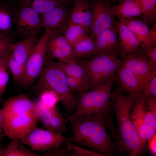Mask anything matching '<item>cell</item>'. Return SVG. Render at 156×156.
<instances>
[{
    "label": "cell",
    "instance_id": "obj_41",
    "mask_svg": "<svg viewBox=\"0 0 156 156\" xmlns=\"http://www.w3.org/2000/svg\"><path fill=\"white\" fill-rule=\"evenodd\" d=\"M139 48L146 57L156 64V46L144 47L140 46Z\"/></svg>",
    "mask_w": 156,
    "mask_h": 156
},
{
    "label": "cell",
    "instance_id": "obj_37",
    "mask_svg": "<svg viewBox=\"0 0 156 156\" xmlns=\"http://www.w3.org/2000/svg\"><path fill=\"white\" fill-rule=\"evenodd\" d=\"M13 42L12 38L0 34V57H4L11 53Z\"/></svg>",
    "mask_w": 156,
    "mask_h": 156
},
{
    "label": "cell",
    "instance_id": "obj_1",
    "mask_svg": "<svg viewBox=\"0 0 156 156\" xmlns=\"http://www.w3.org/2000/svg\"><path fill=\"white\" fill-rule=\"evenodd\" d=\"M72 132V142L103 156H114L120 151L107 131L105 120L97 115L81 114L67 117Z\"/></svg>",
    "mask_w": 156,
    "mask_h": 156
},
{
    "label": "cell",
    "instance_id": "obj_32",
    "mask_svg": "<svg viewBox=\"0 0 156 156\" xmlns=\"http://www.w3.org/2000/svg\"><path fill=\"white\" fill-rule=\"evenodd\" d=\"M39 99L36 105L39 110L52 107L59 101L57 94L50 90H45L40 92Z\"/></svg>",
    "mask_w": 156,
    "mask_h": 156
},
{
    "label": "cell",
    "instance_id": "obj_42",
    "mask_svg": "<svg viewBox=\"0 0 156 156\" xmlns=\"http://www.w3.org/2000/svg\"><path fill=\"white\" fill-rule=\"evenodd\" d=\"M6 116V112L2 109H0V141L5 135L4 132V125Z\"/></svg>",
    "mask_w": 156,
    "mask_h": 156
},
{
    "label": "cell",
    "instance_id": "obj_17",
    "mask_svg": "<svg viewBox=\"0 0 156 156\" xmlns=\"http://www.w3.org/2000/svg\"><path fill=\"white\" fill-rule=\"evenodd\" d=\"M70 9V4L63 5L40 15L43 28L51 27L62 34L67 24Z\"/></svg>",
    "mask_w": 156,
    "mask_h": 156
},
{
    "label": "cell",
    "instance_id": "obj_39",
    "mask_svg": "<svg viewBox=\"0 0 156 156\" xmlns=\"http://www.w3.org/2000/svg\"><path fill=\"white\" fill-rule=\"evenodd\" d=\"M67 79L68 86L72 90L79 92L89 90L85 84L77 79L67 76Z\"/></svg>",
    "mask_w": 156,
    "mask_h": 156
},
{
    "label": "cell",
    "instance_id": "obj_8",
    "mask_svg": "<svg viewBox=\"0 0 156 156\" xmlns=\"http://www.w3.org/2000/svg\"><path fill=\"white\" fill-rule=\"evenodd\" d=\"M90 7L92 19L88 34L93 40L102 32L115 27L117 21L112 13L111 5L106 0H91Z\"/></svg>",
    "mask_w": 156,
    "mask_h": 156
},
{
    "label": "cell",
    "instance_id": "obj_43",
    "mask_svg": "<svg viewBox=\"0 0 156 156\" xmlns=\"http://www.w3.org/2000/svg\"><path fill=\"white\" fill-rule=\"evenodd\" d=\"M149 144V147L151 152L154 155L156 154V134L154 135L150 139Z\"/></svg>",
    "mask_w": 156,
    "mask_h": 156
},
{
    "label": "cell",
    "instance_id": "obj_34",
    "mask_svg": "<svg viewBox=\"0 0 156 156\" xmlns=\"http://www.w3.org/2000/svg\"><path fill=\"white\" fill-rule=\"evenodd\" d=\"M68 44L69 43L66 38L62 34L55 29H52L48 38L47 50L60 48Z\"/></svg>",
    "mask_w": 156,
    "mask_h": 156
},
{
    "label": "cell",
    "instance_id": "obj_29",
    "mask_svg": "<svg viewBox=\"0 0 156 156\" xmlns=\"http://www.w3.org/2000/svg\"><path fill=\"white\" fill-rule=\"evenodd\" d=\"M46 54L50 58L56 59L58 62L68 63L75 59L72 46L70 44L60 48L46 50Z\"/></svg>",
    "mask_w": 156,
    "mask_h": 156
},
{
    "label": "cell",
    "instance_id": "obj_21",
    "mask_svg": "<svg viewBox=\"0 0 156 156\" xmlns=\"http://www.w3.org/2000/svg\"><path fill=\"white\" fill-rule=\"evenodd\" d=\"M111 9L115 17L140 18L142 13L140 0H123L112 7Z\"/></svg>",
    "mask_w": 156,
    "mask_h": 156
},
{
    "label": "cell",
    "instance_id": "obj_3",
    "mask_svg": "<svg viewBox=\"0 0 156 156\" xmlns=\"http://www.w3.org/2000/svg\"><path fill=\"white\" fill-rule=\"evenodd\" d=\"M36 88L40 92L45 90L55 92L63 106L67 116L71 112L75 110V98L68 84L63 63L55 62L47 56Z\"/></svg>",
    "mask_w": 156,
    "mask_h": 156
},
{
    "label": "cell",
    "instance_id": "obj_11",
    "mask_svg": "<svg viewBox=\"0 0 156 156\" xmlns=\"http://www.w3.org/2000/svg\"><path fill=\"white\" fill-rule=\"evenodd\" d=\"M39 121L37 115L31 114L7 115L4 125L5 135L11 140H20L23 136L37 126Z\"/></svg>",
    "mask_w": 156,
    "mask_h": 156
},
{
    "label": "cell",
    "instance_id": "obj_12",
    "mask_svg": "<svg viewBox=\"0 0 156 156\" xmlns=\"http://www.w3.org/2000/svg\"><path fill=\"white\" fill-rule=\"evenodd\" d=\"M116 18L134 34L140 43V47L156 46V22L152 29H150L148 25L139 18Z\"/></svg>",
    "mask_w": 156,
    "mask_h": 156
},
{
    "label": "cell",
    "instance_id": "obj_2",
    "mask_svg": "<svg viewBox=\"0 0 156 156\" xmlns=\"http://www.w3.org/2000/svg\"><path fill=\"white\" fill-rule=\"evenodd\" d=\"M135 96L118 89L112 93L111 107L117 123L115 128L120 151L131 156L138 155L145 145L138 136L131 117Z\"/></svg>",
    "mask_w": 156,
    "mask_h": 156
},
{
    "label": "cell",
    "instance_id": "obj_15",
    "mask_svg": "<svg viewBox=\"0 0 156 156\" xmlns=\"http://www.w3.org/2000/svg\"><path fill=\"white\" fill-rule=\"evenodd\" d=\"M2 109L7 115L31 114L38 116L39 110L27 94L9 97L2 103Z\"/></svg>",
    "mask_w": 156,
    "mask_h": 156
},
{
    "label": "cell",
    "instance_id": "obj_9",
    "mask_svg": "<svg viewBox=\"0 0 156 156\" xmlns=\"http://www.w3.org/2000/svg\"><path fill=\"white\" fill-rule=\"evenodd\" d=\"M14 25L17 35L25 38L36 35L43 28L40 15L31 8L21 5L14 10Z\"/></svg>",
    "mask_w": 156,
    "mask_h": 156
},
{
    "label": "cell",
    "instance_id": "obj_38",
    "mask_svg": "<svg viewBox=\"0 0 156 156\" xmlns=\"http://www.w3.org/2000/svg\"><path fill=\"white\" fill-rule=\"evenodd\" d=\"M143 94L148 97L156 98V73L146 83L144 88Z\"/></svg>",
    "mask_w": 156,
    "mask_h": 156
},
{
    "label": "cell",
    "instance_id": "obj_22",
    "mask_svg": "<svg viewBox=\"0 0 156 156\" xmlns=\"http://www.w3.org/2000/svg\"><path fill=\"white\" fill-rule=\"evenodd\" d=\"M38 40L36 35H32L13 43L10 54L18 61L25 64Z\"/></svg>",
    "mask_w": 156,
    "mask_h": 156
},
{
    "label": "cell",
    "instance_id": "obj_26",
    "mask_svg": "<svg viewBox=\"0 0 156 156\" xmlns=\"http://www.w3.org/2000/svg\"><path fill=\"white\" fill-rule=\"evenodd\" d=\"M75 59H89L94 57L95 45L88 35L72 46Z\"/></svg>",
    "mask_w": 156,
    "mask_h": 156
},
{
    "label": "cell",
    "instance_id": "obj_6",
    "mask_svg": "<svg viewBox=\"0 0 156 156\" xmlns=\"http://www.w3.org/2000/svg\"><path fill=\"white\" fill-rule=\"evenodd\" d=\"M51 27L44 28V31L39 39L25 63L24 75L20 82L25 86L33 83L40 76L44 66L46 50Z\"/></svg>",
    "mask_w": 156,
    "mask_h": 156
},
{
    "label": "cell",
    "instance_id": "obj_31",
    "mask_svg": "<svg viewBox=\"0 0 156 156\" xmlns=\"http://www.w3.org/2000/svg\"><path fill=\"white\" fill-rule=\"evenodd\" d=\"M142 20L147 25L156 21V0H140Z\"/></svg>",
    "mask_w": 156,
    "mask_h": 156
},
{
    "label": "cell",
    "instance_id": "obj_25",
    "mask_svg": "<svg viewBox=\"0 0 156 156\" xmlns=\"http://www.w3.org/2000/svg\"><path fill=\"white\" fill-rule=\"evenodd\" d=\"M63 65L67 76L73 77L81 81L89 89L87 69L82 59H75L69 63H63Z\"/></svg>",
    "mask_w": 156,
    "mask_h": 156
},
{
    "label": "cell",
    "instance_id": "obj_46",
    "mask_svg": "<svg viewBox=\"0 0 156 156\" xmlns=\"http://www.w3.org/2000/svg\"><path fill=\"white\" fill-rule=\"evenodd\" d=\"M3 57H0V64L1 63V62L2 60V59H3Z\"/></svg>",
    "mask_w": 156,
    "mask_h": 156
},
{
    "label": "cell",
    "instance_id": "obj_13",
    "mask_svg": "<svg viewBox=\"0 0 156 156\" xmlns=\"http://www.w3.org/2000/svg\"><path fill=\"white\" fill-rule=\"evenodd\" d=\"M38 118L42 128L62 135L68 130L67 122L57 105L39 110Z\"/></svg>",
    "mask_w": 156,
    "mask_h": 156
},
{
    "label": "cell",
    "instance_id": "obj_36",
    "mask_svg": "<svg viewBox=\"0 0 156 156\" xmlns=\"http://www.w3.org/2000/svg\"><path fill=\"white\" fill-rule=\"evenodd\" d=\"M8 56L3 57L0 64V101H2V97L9 79V70L7 63Z\"/></svg>",
    "mask_w": 156,
    "mask_h": 156
},
{
    "label": "cell",
    "instance_id": "obj_44",
    "mask_svg": "<svg viewBox=\"0 0 156 156\" xmlns=\"http://www.w3.org/2000/svg\"><path fill=\"white\" fill-rule=\"evenodd\" d=\"M110 4L118 3L123 0H106Z\"/></svg>",
    "mask_w": 156,
    "mask_h": 156
},
{
    "label": "cell",
    "instance_id": "obj_14",
    "mask_svg": "<svg viewBox=\"0 0 156 156\" xmlns=\"http://www.w3.org/2000/svg\"><path fill=\"white\" fill-rule=\"evenodd\" d=\"M115 80L118 90L135 96L143 94L144 87L139 79L131 70L121 64L117 72Z\"/></svg>",
    "mask_w": 156,
    "mask_h": 156
},
{
    "label": "cell",
    "instance_id": "obj_19",
    "mask_svg": "<svg viewBox=\"0 0 156 156\" xmlns=\"http://www.w3.org/2000/svg\"><path fill=\"white\" fill-rule=\"evenodd\" d=\"M146 99L143 94L135 96L131 114V119L138 135L144 145L147 141L145 122Z\"/></svg>",
    "mask_w": 156,
    "mask_h": 156
},
{
    "label": "cell",
    "instance_id": "obj_35",
    "mask_svg": "<svg viewBox=\"0 0 156 156\" xmlns=\"http://www.w3.org/2000/svg\"><path fill=\"white\" fill-rule=\"evenodd\" d=\"M73 145L71 142H67L56 148L42 151V154L44 156H69Z\"/></svg>",
    "mask_w": 156,
    "mask_h": 156
},
{
    "label": "cell",
    "instance_id": "obj_33",
    "mask_svg": "<svg viewBox=\"0 0 156 156\" xmlns=\"http://www.w3.org/2000/svg\"><path fill=\"white\" fill-rule=\"evenodd\" d=\"M7 63L14 80L17 82H20L25 73V64L18 61L10 53L7 56Z\"/></svg>",
    "mask_w": 156,
    "mask_h": 156
},
{
    "label": "cell",
    "instance_id": "obj_45",
    "mask_svg": "<svg viewBox=\"0 0 156 156\" xmlns=\"http://www.w3.org/2000/svg\"><path fill=\"white\" fill-rule=\"evenodd\" d=\"M1 141H0V156H1V154L4 148V147L3 146L1 145Z\"/></svg>",
    "mask_w": 156,
    "mask_h": 156
},
{
    "label": "cell",
    "instance_id": "obj_24",
    "mask_svg": "<svg viewBox=\"0 0 156 156\" xmlns=\"http://www.w3.org/2000/svg\"><path fill=\"white\" fill-rule=\"evenodd\" d=\"M146 98L145 122L148 140L156 134V98Z\"/></svg>",
    "mask_w": 156,
    "mask_h": 156
},
{
    "label": "cell",
    "instance_id": "obj_23",
    "mask_svg": "<svg viewBox=\"0 0 156 156\" xmlns=\"http://www.w3.org/2000/svg\"><path fill=\"white\" fill-rule=\"evenodd\" d=\"M21 5L29 7L40 15L56 7L70 4L71 0H20Z\"/></svg>",
    "mask_w": 156,
    "mask_h": 156
},
{
    "label": "cell",
    "instance_id": "obj_5",
    "mask_svg": "<svg viewBox=\"0 0 156 156\" xmlns=\"http://www.w3.org/2000/svg\"><path fill=\"white\" fill-rule=\"evenodd\" d=\"M118 52L82 59L86 68L90 90H93L115 79L117 71L122 63Z\"/></svg>",
    "mask_w": 156,
    "mask_h": 156
},
{
    "label": "cell",
    "instance_id": "obj_40",
    "mask_svg": "<svg viewBox=\"0 0 156 156\" xmlns=\"http://www.w3.org/2000/svg\"><path fill=\"white\" fill-rule=\"evenodd\" d=\"M103 156V155L81 148L78 145L73 144V149L71 151L69 156Z\"/></svg>",
    "mask_w": 156,
    "mask_h": 156
},
{
    "label": "cell",
    "instance_id": "obj_16",
    "mask_svg": "<svg viewBox=\"0 0 156 156\" xmlns=\"http://www.w3.org/2000/svg\"><path fill=\"white\" fill-rule=\"evenodd\" d=\"M93 41L95 45L94 57L119 52V45L115 26L98 34Z\"/></svg>",
    "mask_w": 156,
    "mask_h": 156
},
{
    "label": "cell",
    "instance_id": "obj_28",
    "mask_svg": "<svg viewBox=\"0 0 156 156\" xmlns=\"http://www.w3.org/2000/svg\"><path fill=\"white\" fill-rule=\"evenodd\" d=\"M62 34L66 37L69 43L72 46L88 35L83 25L70 22H67Z\"/></svg>",
    "mask_w": 156,
    "mask_h": 156
},
{
    "label": "cell",
    "instance_id": "obj_7",
    "mask_svg": "<svg viewBox=\"0 0 156 156\" xmlns=\"http://www.w3.org/2000/svg\"><path fill=\"white\" fill-rule=\"evenodd\" d=\"M21 140L32 151H42L57 147L66 142H72L71 138L64 137L40 128L37 126L26 133Z\"/></svg>",
    "mask_w": 156,
    "mask_h": 156
},
{
    "label": "cell",
    "instance_id": "obj_27",
    "mask_svg": "<svg viewBox=\"0 0 156 156\" xmlns=\"http://www.w3.org/2000/svg\"><path fill=\"white\" fill-rule=\"evenodd\" d=\"M14 16V10L7 5L0 3V34L11 37Z\"/></svg>",
    "mask_w": 156,
    "mask_h": 156
},
{
    "label": "cell",
    "instance_id": "obj_10",
    "mask_svg": "<svg viewBox=\"0 0 156 156\" xmlns=\"http://www.w3.org/2000/svg\"><path fill=\"white\" fill-rule=\"evenodd\" d=\"M121 65L133 72L144 88L150 79L156 73V64L146 57L139 48L135 52L126 55L122 60Z\"/></svg>",
    "mask_w": 156,
    "mask_h": 156
},
{
    "label": "cell",
    "instance_id": "obj_20",
    "mask_svg": "<svg viewBox=\"0 0 156 156\" xmlns=\"http://www.w3.org/2000/svg\"><path fill=\"white\" fill-rule=\"evenodd\" d=\"M90 3L91 0H74L67 23L82 25L85 27L88 33L92 19Z\"/></svg>",
    "mask_w": 156,
    "mask_h": 156
},
{
    "label": "cell",
    "instance_id": "obj_4",
    "mask_svg": "<svg viewBox=\"0 0 156 156\" xmlns=\"http://www.w3.org/2000/svg\"><path fill=\"white\" fill-rule=\"evenodd\" d=\"M115 79L96 89L78 92L75 112L72 117L81 114L97 115L103 117L105 122L113 121L111 110V88Z\"/></svg>",
    "mask_w": 156,
    "mask_h": 156
},
{
    "label": "cell",
    "instance_id": "obj_30",
    "mask_svg": "<svg viewBox=\"0 0 156 156\" xmlns=\"http://www.w3.org/2000/svg\"><path fill=\"white\" fill-rule=\"evenodd\" d=\"M19 140L13 139L3 150L1 156H39V154L25 148Z\"/></svg>",
    "mask_w": 156,
    "mask_h": 156
},
{
    "label": "cell",
    "instance_id": "obj_18",
    "mask_svg": "<svg viewBox=\"0 0 156 156\" xmlns=\"http://www.w3.org/2000/svg\"><path fill=\"white\" fill-rule=\"evenodd\" d=\"M115 27L119 45V56L122 60L126 55L136 52L140 43L134 34L123 23L117 21Z\"/></svg>",
    "mask_w": 156,
    "mask_h": 156
}]
</instances>
